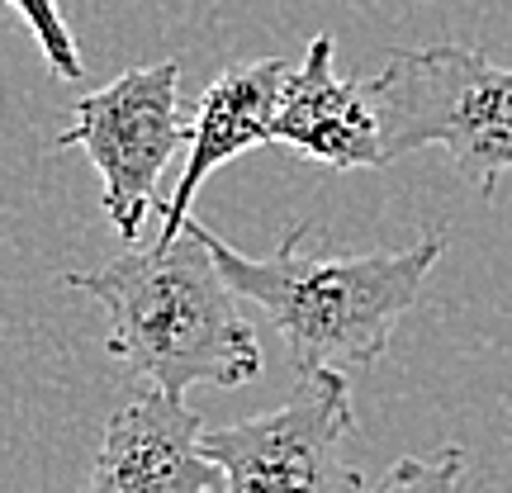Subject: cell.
Wrapping results in <instances>:
<instances>
[{
	"instance_id": "cell-1",
	"label": "cell",
	"mask_w": 512,
	"mask_h": 493,
	"mask_svg": "<svg viewBox=\"0 0 512 493\" xmlns=\"http://www.w3.org/2000/svg\"><path fill=\"white\" fill-rule=\"evenodd\" d=\"M110 318V356L147 389L181 394L195 384L233 389L256 380L261 342L242 313V294L223 280L195 219L181 238L114 256L95 271L67 275Z\"/></svg>"
},
{
	"instance_id": "cell-2",
	"label": "cell",
	"mask_w": 512,
	"mask_h": 493,
	"mask_svg": "<svg viewBox=\"0 0 512 493\" xmlns=\"http://www.w3.org/2000/svg\"><path fill=\"white\" fill-rule=\"evenodd\" d=\"M195 228L223 280L271 318L299 375L375 366L446 252V238L427 233L403 252L304 256V223H294L271 256H247L214 238L200 219Z\"/></svg>"
},
{
	"instance_id": "cell-3",
	"label": "cell",
	"mask_w": 512,
	"mask_h": 493,
	"mask_svg": "<svg viewBox=\"0 0 512 493\" xmlns=\"http://www.w3.org/2000/svg\"><path fill=\"white\" fill-rule=\"evenodd\" d=\"M366 86L389 162L418 147H446L479 195H494L512 171V67L465 43H432L394 48Z\"/></svg>"
},
{
	"instance_id": "cell-4",
	"label": "cell",
	"mask_w": 512,
	"mask_h": 493,
	"mask_svg": "<svg viewBox=\"0 0 512 493\" xmlns=\"http://www.w3.org/2000/svg\"><path fill=\"white\" fill-rule=\"evenodd\" d=\"M185 143L190 124L181 119L176 62L133 67L110 86L81 95L72 105V124L57 133V147H81L100 171V204L124 242H138L147 228L157 185Z\"/></svg>"
},
{
	"instance_id": "cell-5",
	"label": "cell",
	"mask_w": 512,
	"mask_h": 493,
	"mask_svg": "<svg viewBox=\"0 0 512 493\" xmlns=\"http://www.w3.org/2000/svg\"><path fill=\"white\" fill-rule=\"evenodd\" d=\"M351 422L347 375L309 370L280 408L204 432V456L223 470V493H361V470L342 456Z\"/></svg>"
},
{
	"instance_id": "cell-6",
	"label": "cell",
	"mask_w": 512,
	"mask_h": 493,
	"mask_svg": "<svg viewBox=\"0 0 512 493\" xmlns=\"http://www.w3.org/2000/svg\"><path fill=\"white\" fill-rule=\"evenodd\" d=\"M86 493H223V470L181 394L143 389L114 408Z\"/></svg>"
},
{
	"instance_id": "cell-7",
	"label": "cell",
	"mask_w": 512,
	"mask_h": 493,
	"mask_svg": "<svg viewBox=\"0 0 512 493\" xmlns=\"http://www.w3.org/2000/svg\"><path fill=\"white\" fill-rule=\"evenodd\" d=\"M271 143L290 147L304 162H323L332 171L389 166L384 157L380 110L366 81H347L337 72V43L318 34L304 62L290 72L280 110L271 119Z\"/></svg>"
},
{
	"instance_id": "cell-8",
	"label": "cell",
	"mask_w": 512,
	"mask_h": 493,
	"mask_svg": "<svg viewBox=\"0 0 512 493\" xmlns=\"http://www.w3.org/2000/svg\"><path fill=\"white\" fill-rule=\"evenodd\" d=\"M290 62L280 57H256V62H238L219 72L204 86L195 119H190V143H185V166L166 204H157V238H181L200 185L219 171L223 162H233L252 147L271 143V119L280 110V95L290 81Z\"/></svg>"
},
{
	"instance_id": "cell-9",
	"label": "cell",
	"mask_w": 512,
	"mask_h": 493,
	"mask_svg": "<svg viewBox=\"0 0 512 493\" xmlns=\"http://www.w3.org/2000/svg\"><path fill=\"white\" fill-rule=\"evenodd\" d=\"M5 5L29 24V34H34L43 62L53 67V76H62V81H81V76H86L81 48H76V38H72V29H67L62 10H57V0H5Z\"/></svg>"
},
{
	"instance_id": "cell-10",
	"label": "cell",
	"mask_w": 512,
	"mask_h": 493,
	"mask_svg": "<svg viewBox=\"0 0 512 493\" xmlns=\"http://www.w3.org/2000/svg\"><path fill=\"white\" fill-rule=\"evenodd\" d=\"M465 475V451L460 446H441L437 456H403L375 493H460Z\"/></svg>"
}]
</instances>
